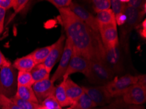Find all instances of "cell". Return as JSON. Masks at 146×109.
<instances>
[{
    "mask_svg": "<svg viewBox=\"0 0 146 109\" xmlns=\"http://www.w3.org/2000/svg\"><path fill=\"white\" fill-rule=\"evenodd\" d=\"M38 109H62L54 95H50L41 102Z\"/></svg>",
    "mask_w": 146,
    "mask_h": 109,
    "instance_id": "cell-25",
    "label": "cell"
},
{
    "mask_svg": "<svg viewBox=\"0 0 146 109\" xmlns=\"http://www.w3.org/2000/svg\"><path fill=\"white\" fill-rule=\"evenodd\" d=\"M11 99L22 109H38L40 106L39 103H35L34 102L20 99L16 95L11 98Z\"/></svg>",
    "mask_w": 146,
    "mask_h": 109,
    "instance_id": "cell-24",
    "label": "cell"
},
{
    "mask_svg": "<svg viewBox=\"0 0 146 109\" xmlns=\"http://www.w3.org/2000/svg\"><path fill=\"white\" fill-rule=\"evenodd\" d=\"M98 109H121V108L115 101H113L110 103L109 104H108V105L104 106Z\"/></svg>",
    "mask_w": 146,
    "mask_h": 109,
    "instance_id": "cell-37",
    "label": "cell"
},
{
    "mask_svg": "<svg viewBox=\"0 0 146 109\" xmlns=\"http://www.w3.org/2000/svg\"><path fill=\"white\" fill-rule=\"evenodd\" d=\"M126 20H127V17H126L125 13H122L115 15V22L117 25L122 26L125 24Z\"/></svg>",
    "mask_w": 146,
    "mask_h": 109,
    "instance_id": "cell-34",
    "label": "cell"
},
{
    "mask_svg": "<svg viewBox=\"0 0 146 109\" xmlns=\"http://www.w3.org/2000/svg\"><path fill=\"white\" fill-rule=\"evenodd\" d=\"M65 81V90L66 95L73 104L84 93L83 87L79 86L70 78H68Z\"/></svg>",
    "mask_w": 146,
    "mask_h": 109,
    "instance_id": "cell-15",
    "label": "cell"
},
{
    "mask_svg": "<svg viewBox=\"0 0 146 109\" xmlns=\"http://www.w3.org/2000/svg\"><path fill=\"white\" fill-rule=\"evenodd\" d=\"M120 106L121 109H144V107L141 105H136V104H129L124 103L122 99H117L115 101Z\"/></svg>",
    "mask_w": 146,
    "mask_h": 109,
    "instance_id": "cell-31",
    "label": "cell"
},
{
    "mask_svg": "<svg viewBox=\"0 0 146 109\" xmlns=\"http://www.w3.org/2000/svg\"><path fill=\"white\" fill-rule=\"evenodd\" d=\"M66 109H72V108H71V107H69V108H66Z\"/></svg>",
    "mask_w": 146,
    "mask_h": 109,
    "instance_id": "cell-40",
    "label": "cell"
},
{
    "mask_svg": "<svg viewBox=\"0 0 146 109\" xmlns=\"http://www.w3.org/2000/svg\"><path fill=\"white\" fill-rule=\"evenodd\" d=\"M124 103L141 105L146 101V86L138 82L132 85L123 95Z\"/></svg>",
    "mask_w": 146,
    "mask_h": 109,
    "instance_id": "cell-7",
    "label": "cell"
},
{
    "mask_svg": "<svg viewBox=\"0 0 146 109\" xmlns=\"http://www.w3.org/2000/svg\"><path fill=\"white\" fill-rule=\"evenodd\" d=\"M17 75L13 65L0 67V94L12 98L17 91Z\"/></svg>",
    "mask_w": 146,
    "mask_h": 109,
    "instance_id": "cell-3",
    "label": "cell"
},
{
    "mask_svg": "<svg viewBox=\"0 0 146 109\" xmlns=\"http://www.w3.org/2000/svg\"><path fill=\"white\" fill-rule=\"evenodd\" d=\"M138 81V76L126 75L121 77H115L105 87L112 98L123 96L128 89Z\"/></svg>",
    "mask_w": 146,
    "mask_h": 109,
    "instance_id": "cell-5",
    "label": "cell"
},
{
    "mask_svg": "<svg viewBox=\"0 0 146 109\" xmlns=\"http://www.w3.org/2000/svg\"><path fill=\"white\" fill-rule=\"evenodd\" d=\"M85 93L87 94L96 106H106L111 101L112 97L108 92L105 86L83 87Z\"/></svg>",
    "mask_w": 146,
    "mask_h": 109,
    "instance_id": "cell-11",
    "label": "cell"
},
{
    "mask_svg": "<svg viewBox=\"0 0 146 109\" xmlns=\"http://www.w3.org/2000/svg\"><path fill=\"white\" fill-rule=\"evenodd\" d=\"M28 2L29 1H27V0H15L12 8L14 9L15 13H18L24 9Z\"/></svg>",
    "mask_w": 146,
    "mask_h": 109,
    "instance_id": "cell-32",
    "label": "cell"
},
{
    "mask_svg": "<svg viewBox=\"0 0 146 109\" xmlns=\"http://www.w3.org/2000/svg\"><path fill=\"white\" fill-rule=\"evenodd\" d=\"M68 8L94 32L99 33V24L96 17H94L92 13L76 2L72 1Z\"/></svg>",
    "mask_w": 146,
    "mask_h": 109,
    "instance_id": "cell-13",
    "label": "cell"
},
{
    "mask_svg": "<svg viewBox=\"0 0 146 109\" xmlns=\"http://www.w3.org/2000/svg\"><path fill=\"white\" fill-rule=\"evenodd\" d=\"M15 95L20 99L39 103L38 100L32 89V86H18Z\"/></svg>",
    "mask_w": 146,
    "mask_h": 109,
    "instance_id": "cell-18",
    "label": "cell"
},
{
    "mask_svg": "<svg viewBox=\"0 0 146 109\" xmlns=\"http://www.w3.org/2000/svg\"><path fill=\"white\" fill-rule=\"evenodd\" d=\"M52 48V44L50 46H45V47L37 48L31 54V56L32 57L33 59L35 62V65L43 63L45 60L47 58L48 54H49L50 50Z\"/></svg>",
    "mask_w": 146,
    "mask_h": 109,
    "instance_id": "cell-22",
    "label": "cell"
},
{
    "mask_svg": "<svg viewBox=\"0 0 146 109\" xmlns=\"http://www.w3.org/2000/svg\"><path fill=\"white\" fill-rule=\"evenodd\" d=\"M66 37L64 34H62L60 38L52 44V48L49 54L43 64L47 69L48 72L50 73L53 67L58 60L60 59L62 55L64 48Z\"/></svg>",
    "mask_w": 146,
    "mask_h": 109,
    "instance_id": "cell-12",
    "label": "cell"
},
{
    "mask_svg": "<svg viewBox=\"0 0 146 109\" xmlns=\"http://www.w3.org/2000/svg\"><path fill=\"white\" fill-rule=\"evenodd\" d=\"M90 60L81 55L76 54L73 52L69 65L63 76V81H66L71 75L76 73H81L86 77L89 67Z\"/></svg>",
    "mask_w": 146,
    "mask_h": 109,
    "instance_id": "cell-10",
    "label": "cell"
},
{
    "mask_svg": "<svg viewBox=\"0 0 146 109\" xmlns=\"http://www.w3.org/2000/svg\"><path fill=\"white\" fill-rule=\"evenodd\" d=\"M140 33L141 36L143 37V38L145 39L146 37V29H143V28L141 29V30L140 31Z\"/></svg>",
    "mask_w": 146,
    "mask_h": 109,
    "instance_id": "cell-39",
    "label": "cell"
},
{
    "mask_svg": "<svg viewBox=\"0 0 146 109\" xmlns=\"http://www.w3.org/2000/svg\"><path fill=\"white\" fill-rule=\"evenodd\" d=\"M96 106V104L88 96L86 93L82 94L80 97L75 101L70 107L72 109H92Z\"/></svg>",
    "mask_w": 146,
    "mask_h": 109,
    "instance_id": "cell-19",
    "label": "cell"
},
{
    "mask_svg": "<svg viewBox=\"0 0 146 109\" xmlns=\"http://www.w3.org/2000/svg\"><path fill=\"white\" fill-rule=\"evenodd\" d=\"M103 63L111 70L114 75L120 74L123 71V59L121 44L111 48H105Z\"/></svg>",
    "mask_w": 146,
    "mask_h": 109,
    "instance_id": "cell-6",
    "label": "cell"
},
{
    "mask_svg": "<svg viewBox=\"0 0 146 109\" xmlns=\"http://www.w3.org/2000/svg\"><path fill=\"white\" fill-rule=\"evenodd\" d=\"M48 2L52 4L58 9H60L69 7L71 3H72V0H48Z\"/></svg>",
    "mask_w": 146,
    "mask_h": 109,
    "instance_id": "cell-30",
    "label": "cell"
},
{
    "mask_svg": "<svg viewBox=\"0 0 146 109\" xmlns=\"http://www.w3.org/2000/svg\"><path fill=\"white\" fill-rule=\"evenodd\" d=\"M114 75V73L103 62L90 60L86 77L90 83L98 86H105L113 79Z\"/></svg>",
    "mask_w": 146,
    "mask_h": 109,
    "instance_id": "cell-2",
    "label": "cell"
},
{
    "mask_svg": "<svg viewBox=\"0 0 146 109\" xmlns=\"http://www.w3.org/2000/svg\"><path fill=\"white\" fill-rule=\"evenodd\" d=\"M96 18L100 25L116 24L115 15L111 9L97 13Z\"/></svg>",
    "mask_w": 146,
    "mask_h": 109,
    "instance_id": "cell-21",
    "label": "cell"
},
{
    "mask_svg": "<svg viewBox=\"0 0 146 109\" xmlns=\"http://www.w3.org/2000/svg\"><path fill=\"white\" fill-rule=\"evenodd\" d=\"M0 107L2 109H22L10 98L0 94Z\"/></svg>",
    "mask_w": 146,
    "mask_h": 109,
    "instance_id": "cell-27",
    "label": "cell"
},
{
    "mask_svg": "<svg viewBox=\"0 0 146 109\" xmlns=\"http://www.w3.org/2000/svg\"><path fill=\"white\" fill-rule=\"evenodd\" d=\"M15 0H0V8L4 10L9 9L13 7Z\"/></svg>",
    "mask_w": 146,
    "mask_h": 109,
    "instance_id": "cell-33",
    "label": "cell"
},
{
    "mask_svg": "<svg viewBox=\"0 0 146 109\" xmlns=\"http://www.w3.org/2000/svg\"><path fill=\"white\" fill-rule=\"evenodd\" d=\"M34 84L30 72L19 71L17 74V86H32Z\"/></svg>",
    "mask_w": 146,
    "mask_h": 109,
    "instance_id": "cell-23",
    "label": "cell"
},
{
    "mask_svg": "<svg viewBox=\"0 0 146 109\" xmlns=\"http://www.w3.org/2000/svg\"><path fill=\"white\" fill-rule=\"evenodd\" d=\"M35 96L38 102H42L50 95L54 94L55 86L54 83L49 79L35 82L32 86Z\"/></svg>",
    "mask_w": 146,
    "mask_h": 109,
    "instance_id": "cell-14",
    "label": "cell"
},
{
    "mask_svg": "<svg viewBox=\"0 0 146 109\" xmlns=\"http://www.w3.org/2000/svg\"><path fill=\"white\" fill-rule=\"evenodd\" d=\"M11 65H12L11 63L8 59H6V57L4 56L3 53H2L1 52V50H0V67L3 65L9 66Z\"/></svg>",
    "mask_w": 146,
    "mask_h": 109,
    "instance_id": "cell-36",
    "label": "cell"
},
{
    "mask_svg": "<svg viewBox=\"0 0 146 109\" xmlns=\"http://www.w3.org/2000/svg\"><path fill=\"white\" fill-rule=\"evenodd\" d=\"M30 73L34 83L49 79L50 77V73L47 71L43 63L35 65L30 71Z\"/></svg>",
    "mask_w": 146,
    "mask_h": 109,
    "instance_id": "cell-20",
    "label": "cell"
},
{
    "mask_svg": "<svg viewBox=\"0 0 146 109\" xmlns=\"http://www.w3.org/2000/svg\"><path fill=\"white\" fill-rule=\"evenodd\" d=\"M73 52H74L73 43L69 38H67L66 39L64 48L61 58L60 59L58 67H57L56 71L53 74L51 79H50V81L53 83L55 81H58V80H60L63 78L68 65H69L71 57H72L73 55Z\"/></svg>",
    "mask_w": 146,
    "mask_h": 109,
    "instance_id": "cell-8",
    "label": "cell"
},
{
    "mask_svg": "<svg viewBox=\"0 0 146 109\" xmlns=\"http://www.w3.org/2000/svg\"><path fill=\"white\" fill-rule=\"evenodd\" d=\"M124 13L127 17V20L125 24L121 26L122 28H121V44H123V46L127 52L129 48L128 45H129V38L130 33L134 28L138 27L145 13L142 11L127 6L126 7Z\"/></svg>",
    "mask_w": 146,
    "mask_h": 109,
    "instance_id": "cell-4",
    "label": "cell"
},
{
    "mask_svg": "<svg viewBox=\"0 0 146 109\" xmlns=\"http://www.w3.org/2000/svg\"><path fill=\"white\" fill-rule=\"evenodd\" d=\"M58 11L67 38L73 43L74 54L81 55L88 60L103 62L104 47L99 33L94 32L69 8Z\"/></svg>",
    "mask_w": 146,
    "mask_h": 109,
    "instance_id": "cell-1",
    "label": "cell"
},
{
    "mask_svg": "<svg viewBox=\"0 0 146 109\" xmlns=\"http://www.w3.org/2000/svg\"><path fill=\"white\" fill-rule=\"evenodd\" d=\"M92 3L94 11L96 13L110 9L111 8L110 0H93L92 1Z\"/></svg>",
    "mask_w": 146,
    "mask_h": 109,
    "instance_id": "cell-26",
    "label": "cell"
},
{
    "mask_svg": "<svg viewBox=\"0 0 146 109\" xmlns=\"http://www.w3.org/2000/svg\"><path fill=\"white\" fill-rule=\"evenodd\" d=\"M6 14V11L0 8V35L1 34L3 31L4 27V20Z\"/></svg>",
    "mask_w": 146,
    "mask_h": 109,
    "instance_id": "cell-35",
    "label": "cell"
},
{
    "mask_svg": "<svg viewBox=\"0 0 146 109\" xmlns=\"http://www.w3.org/2000/svg\"><path fill=\"white\" fill-rule=\"evenodd\" d=\"M127 6L142 11L145 14L146 1L145 0H129L127 3Z\"/></svg>",
    "mask_w": 146,
    "mask_h": 109,
    "instance_id": "cell-29",
    "label": "cell"
},
{
    "mask_svg": "<svg viewBox=\"0 0 146 109\" xmlns=\"http://www.w3.org/2000/svg\"><path fill=\"white\" fill-rule=\"evenodd\" d=\"M111 3V9L115 15L124 13L127 4L123 3L121 0H110Z\"/></svg>",
    "mask_w": 146,
    "mask_h": 109,
    "instance_id": "cell-28",
    "label": "cell"
},
{
    "mask_svg": "<svg viewBox=\"0 0 146 109\" xmlns=\"http://www.w3.org/2000/svg\"><path fill=\"white\" fill-rule=\"evenodd\" d=\"M138 83L142 84L143 86H146V77L145 75H140L138 76Z\"/></svg>",
    "mask_w": 146,
    "mask_h": 109,
    "instance_id": "cell-38",
    "label": "cell"
},
{
    "mask_svg": "<svg viewBox=\"0 0 146 109\" xmlns=\"http://www.w3.org/2000/svg\"><path fill=\"white\" fill-rule=\"evenodd\" d=\"M53 95L62 108L66 107V106H70L72 104V102L70 101L66 95L64 81H62L58 86L55 87Z\"/></svg>",
    "mask_w": 146,
    "mask_h": 109,
    "instance_id": "cell-17",
    "label": "cell"
},
{
    "mask_svg": "<svg viewBox=\"0 0 146 109\" xmlns=\"http://www.w3.org/2000/svg\"><path fill=\"white\" fill-rule=\"evenodd\" d=\"M35 65V62L30 54L17 58L13 64V66L15 69L19 71H26V72H30Z\"/></svg>",
    "mask_w": 146,
    "mask_h": 109,
    "instance_id": "cell-16",
    "label": "cell"
},
{
    "mask_svg": "<svg viewBox=\"0 0 146 109\" xmlns=\"http://www.w3.org/2000/svg\"><path fill=\"white\" fill-rule=\"evenodd\" d=\"M99 34L105 48H113L119 44L117 24L100 25Z\"/></svg>",
    "mask_w": 146,
    "mask_h": 109,
    "instance_id": "cell-9",
    "label": "cell"
}]
</instances>
